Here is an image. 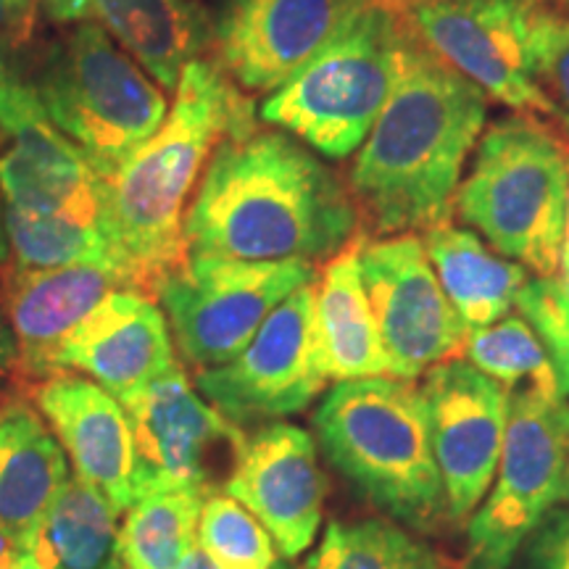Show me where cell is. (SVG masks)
I'll use <instances>...</instances> for the list:
<instances>
[{"mask_svg": "<svg viewBox=\"0 0 569 569\" xmlns=\"http://www.w3.org/2000/svg\"><path fill=\"white\" fill-rule=\"evenodd\" d=\"M359 211L330 167L293 134L248 130L219 142L184 213L190 253L243 261L332 259Z\"/></svg>", "mask_w": 569, "mask_h": 569, "instance_id": "cell-1", "label": "cell"}, {"mask_svg": "<svg viewBox=\"0 0 569 569\" xmlns=\"http://www.w3.org/2000/svg\"><path fill=\"white\" fill-rule=\"evenodd\" d=\"M253 130L251 96L213 61L182 69L167 119L101 180V232L127 288L156 296L188 261L184 213L219 142Z\"/></svg>", "mask_w": 569, "mask_h": 569, "instance_id": "cell-2", "label": "cell"}, {"mask_svg": "<svg viewBox=\"0 0 569 569\" xmlns=\"http://www.w3.org/2000/svg\"><path fill=\"white\" fill-rule=\"evenodd\" d=\"M486 117V92L409 32L393 92L348 177L356 211L380 234H415L451 222Z\"/></svg>", "mask_w": 569, "mask_h": 569, "instance_id": "cell-3", "label": "cell"}, {"mask_svg": "<svg viewBox=\"0 0 569 569\" xmlns=\"http://www.w3.org/2000/svg\"><path fill=\"white\" fill-rule=\"evenodd\" d=\"M315 430L330 465L390 519L415 530L451 519L415 380L336 382L315 411Z\"/></svg>", "mask_w": 569, "mask_h": 569, "instance_id": "cell-4", "label": "cell"}, {"mask_svg": "<svg viewBox=\"0 0 569 569\" xmlns=\"http://www.w3.org/2000/svg\"><path fill=\"white\" fill-rule=\"evenodd\" d=\"M567 198V148L543 124L519 113L480 134L453 213L503 259L549 280L559 269Z\"/></svg>", "mask_w": 569, "mask_h": 569, "instance_id": "cell-5", "label": "cell"}, {"mask_svg": "<svg viewBox=\"0 0 569 569\" xmlns=\"http://www.w3.org/2000/svg\"><path fill=\"white\" fill-rule=\"evenodd\" d=\"M407 34V24L372 0L293 80L269 92L259 106L261 122L280 127L325 159H348L386 109Z\"/></svg>", "mask_w": 569, "mask_h": 569, "instance_id": "cell-6", "label": "cell"}, {"mask_svg": "<svg viewBox=\"0 0 569 569\" xmlns=\"http://www.w3.org/2000/svg\"><path fill=\"white\" fill-rule=\"evenodd\" d=\"M42 111L106 180L169 113L167 92L101 27L77 24L32 82Z\"/></svg>", "mask_w": 569, "mask_h": 569, "instance_id": "cell-7", "label": "cell"}, {"mask_svg": "<svg viewBox=\"0 0 569 569\" xmlns=\"http://www.w3.org/2000/svg\"><path fill=\"white\" fill-rule=\"evenodd\" d=\"M507 436L486 503L469 519V569H509L569 480V403L561 390H511Z\"/></svg>", "mask_w": 569, "mask_h": 569, "instance_id": "cell-8", "label": "cell"}, {"mask_svg": "<svg viewBox=\"0 0 569 569\" xmlns=\"http://www.w3.org/2000/svg\"><path fill=\"white\" fill-rule=\"evenodd\" d=\"M315 261H243L190 253L156 290L177 351L190 367L213 369L251 343L290 293L315 282Z\"/></svg>", "mask_w": 569, "mask_h": 569, "instance_id": "cell-9", "label": "cell"}, {"mask_svg": "<svg viewBox=\"0 0 569 569\" xmlns=\"http://www.w3.org/2000/svg\"><path fill=\"white\" fill-rule=\"evenodd\" d=\"M440 61L525 117L557 119L530 63L532 0H380Z\"/></svg>", "mask_w": 569, "mask_h": 569, "instance_id": "cell-10", "label": "cell"}, {"mask_svg": "<svg viewBox=\"0 0 569 569\" xmlns=\"http://www.w3.org/2000/svg\"><path fill=\"white\" fill-rule=\"evenodd\" d=\"M122 407L132 430L134 501L161 490H224L246 432L196 393L180 365Z\"/></svg>", "mask_w": 569, "mask_h": 569, "instance_id": "cell-11", "label": "cell"}, {"mask_svg": "<svg viewBox=\"0 0 569 569\" xmlns=\"http://www.w3.org/2000/svg\"><path fill=\"white\" fill-rule=\"evenodd\" d=\"M359 259L390 377L417 380L465 353L469 330L440 288L422 238L388 234L361 243Z\"/></svg>", "mask_w": 569, "mask_h": 569, "instance_id": "cell-12", "label": "cell"}, {"mask_svg": "<svg viewBox=\"0 0 569 569\" xmlns=\"http://www.w3.org/2000/svg\"><path fill=\"white\" fill-rule=\"evenodd\" d=\"M315 282L277 306L251 343L222 367L201 369L196 386L232 425L293 417L322 393L327 377L315 353Z\"/></svg>", "mask_w": 569, "mask_h": 569, "instance_id": "cell-13", "label": "cell"}, {"mask_svg": "<svg viewBox=\"0 0 569 569\" xmlns=\"http://www.w3.org/2000/svg\"><path fill=\"white\" fill-rule=\"evenodd\" d=\"M372 0H224L213 19V63L246 96L293 80Z\"/></svg>", "mask_w": 569, "mask_h": 569, "instance_id": "cell-14", "label": "cell"}, {"mask_svg": "<svg viewBox=\"0 0 569 569\" xmlns=\"http://www.w3.org/2000/svg\"><path fill=\"white\" fill-rule=\"evenodd\" d=\"M0 193L6 211L101 227V177L21 77L0 101Z\"/></svg>", "mask_w": 569, "mask_h": 569, "instance_id": "cell-15", "label": "cell"}, {"mask_svg": "<svg viewBox=\"0 0 569 569\" xmlns=\"http://www.w3.org/2000/svg\"><path fill=\"white\" fill-rule=\"evenodd\" d=\"M432 457L451 519L472 517L496 480L507 436V390L465 359L427 369L419 386Z\"/></svg>", "mask_w": 569, "mask_h": 569, "instance_id": "cell-16", "label": "cell"}, {"mask_svg": "<svg viewBox=\"0 0 569 569\" xmlns=\"http://www.w3.org/2000/svg\"><path fill=\"white\" fill-rule=\"evenodd\" d=\"M224 493L264 525L284 559L301 557L315 543L327 498L311 432L288 422L261 425L246 436Z\"/></svg>", "mask_w": 569, "mask_h": 569, "instance_id": "cell-17", "label": "cell"}, {"mask_svg": "<svg viewBox=\"0 0 569 569\" xmlns=\"http://www.w3.org/2000/svg\"><path fill=\"white\" fill-rule=\"evenodd\" d=\"M177 365L167 315L151 296L130 288L106 296L59 353V372L88 375L119 403Z\"/></svg>", "mask_w": 569, "mask_h": 569, "instance_id": "cell-18", "label": "cell"}, {"mask_svg": "<svg viewBox=\"0 0 569 569\" xmlns=\"http://www.w3.org/2000/svg\"><path fill=\"white\" fill-rule=\"evenodd\" d=\"M122 288L127 282L111 267H6L0 306L17 338L19 367L34 377L59 375L61 346L74 327Z\"/></svg>", "mask_w": 569, "mask_h": 569, "instance_id": "cell-19", "label": "cell"}, {"mask_svg": "<svg viewBox=\"0 0 569 569\" xmlns=\"http://www.w3.org/2000/svg\"><path fill=\"white\" fill-rule=\"evenodd\" d=\"M34 401L67 448L77 478L101 490L124 515L134 503V448L122 403L98 382L69 372L46 377Z\"/></svg>", "mask_w": 569, "mask_h": 569, "instance_id": "cell-20", "label": "cell"}, {"mask_svg": "<svg viewBox=\"0 0 569 569\" xmlns=\"http://www.w3.org/2000/svg\"><path fill=\"white\" fill-rule=\"evenodd\" d=\"M59 24H96L124 48L163 90L211 48L213 21L198 0H42Z\"/></svg>", "mask_w": 569, "mask_h": 569, "instance_id": "cell-21", "label": "cell"}, {"mask_svg": "<svg viewBox=\"0 0 569 569\" xmlns=\"http://www.w3.org/2000/svg\"><path fill=\"white\" fill-rule=\"evenodd\" d=\"M71 478L69 459L24 398L0 407V532L30 553L48 509Z\"/></svg>", "mask_w": 569, "mask_h": 569, "instance_id": "cell-22", "label": "cell"}, {"mask_svg": "<svg viewBox=\"0 0 569 569\" xmlns=\"http://www.w3.org/2000/svg\"><path fill=\"white\" fill-rule=\"evenodd\" d=\"M361 243L353 238L315 277V353L322 375L336 382L390 377L361 274Z\"/></svg>", "mask_w": 569, "mask_h": 569, "instance_id": "cell-23", "label": "cell"}, {"mask_svg": "<svg viewBox=\"0 0 569 569\" xmlns=\"http://www.w3.org/2000/svg\"><path fill=\"white\" fill-rule=\"evenodd\" d=\"M422 243L440 288L469 332L511 315L528 284V269L503 259L472 230L451 222L427 230Z\"/></svg>", "mask_w": 569, "mask_h": 569, "instance_id": "cell-24", "label": "cell"}, {"mask_svg": "<svg viewBox=\"0 0 569 569\" xmlns=\"http://www.w3.org/2000/svg\"><path fill=\"white\" fill-rule=\"evenodd\" d=\"M30 553L42 569H122L119 511L101 490L71 475Z\"/></svg>", "mask_w": 569, "mask_h": 569, "instance_id": "cell-25", "label": "cell"}, {"mask_svg": "<svg viewBox=\"0 0 569 569\" xmlns=\"http://www.w3.org/2000/svg\"><path fill=\"white\" fill-rule=\"evenodd\" d=\"M201 490H161L127 509L122 528V569H180L198 543Z\"/></svg>", "mask_w": 569, "mask_h": 569, "instance_id": "cell-26", "label": "cell"}, {"mask_svg": "<svg viewBox=\"0 0 569 569\" xmlns=\"http://www.w3.org/2000/svg\"><path fill=\"white\" fill-rule=\"evenodd\" d=\"M306 569H465L388 519L327 525Z\"/></svg>", "mask_w": 569, "mask_h": 569, "instance_id": "cell-27", "label": "cell"}, {"mask_svg": "<svg viewBox=\"0 0 569 569\" xmlns=\"http://www.w3.org/2000/svg\"><path fill=\"white\" fill-rule=\"evenodd\" d=\"M465 353L469 365L496 380L507 393L525 388L561 390L543 340L522 315H509L469 332Z\"/></svg>", "mask_w": 569, "mask_h": 569, "instance_id": "cell-28", "label": "cell"}, {"mask_svg": "<svg viewBox=\"0 0 569 569\" xmlns=\"http://www.w3.org/2000/svg\"><path fill=\"white\" fill-rule=\"evenodd\" d=\"M6 234H9V248L17 267L56 269L98 264L113 269L101 227L6 211Z\"/></svg>", "mask_w": 569, "mask_h": 569, "instance_id": "cell-29", "label": "cell"}, {"mask_svg": "<svg viewBox=\"0 0 569 569\" xmlns=\"http://www.w3.org/2000/svg\"><path fill=\"white\" fill-rule=\"evenodd\" d=\"M198 546L217 569H277L280 565V551L264 525L224 490L203 501Z\"/></svg>", "mask_w": 569, "mask_h": 569, "instance_id": "cell-30", "label": "cell"}, {"mask_svg": "<svg viewBox=\"0 0 569 569\" xmlns=\"http://www.w3.org/2000/svg\"><path fill=\"white\" fill-rule=\"evenodd\" d=\"M530 63L540 90L557 109L559 124L569 130V11L549 0H532Z\"/></svg>", "mask_w": 569, "mask_h": 569, "instance_id": "cell-31", "label": "cell"}, {"mask_svg": "<svg viewBox=\"0 0 569 569\" xmlns=\"http://www.w3.org/2000/svg\"><path fill=\"white\" fill-rule=\"evenodd\" d=\"M517 309L543 340L561 393L569 398V293L557 277H536L519 293Z\"/></svg>", "mask_w": 569, "mask_h": 569, "instance_id": "cell-32", "label": "cell"}, {"mask_svg": "<svg viewBox=\"0 0 569 569\" xmlns=\"http://www.w3.org/2000/svg\"><path fill=\"white\" fill-rule=\"evenodd\" d=\"M530 569H569V511L551 509L530 536Z\"/></svg>", "mask_w": 569, "mask_h": 569, "instance_id": "cell-33", "label": "cell"}, {"mask_svg": "<svg viewBox=\"0 0 569 569\" xmlns=\"http://www.w3.org/2000/svg\"><path fill=\"white\" fill-rule=\"evenodd\" d=\"M42 0H0V42L21 46L34 34Z\"/></svg>", "mask_w": 569, "mask_h": 569, "instance_id": "cell-34", "label": "cell"}, {"mask_svg": "<svg viewBox=\"0 0 569 569\" xmlns=\"http://www.w3.org/2000/svg\"><path fill=\"white\" fill-rule=\"evenodd\" d=\"M13 367H19V346L9 319L3 315V306H0V382L13 372Z\"/></svg>", "mask_w": 569, "mask_h": 569, "instance_id": "cell-35", "label": "cell"}, {"mask_svg": "<svg viewBox=\"0 0 569 569\" xmlns=\"http://www.w3.org/2000/svg\"><path fill=\"white\" fill-rule=\"evenodd\" d=\"M557 282L569 293V198H567V217H565V232H561V246H559V269H557Z\"/></svg>", "mask_w": 569, "mask_h": 569, "instance_id": "cell-36", "label": "cell"}, {"mask_svg": "<svg viewBox=\"0 0 569 569\" xmlns=\"http://www.w3.org/2000/svg\"><path fill=\"white\" fill-rule=\"evenodd\" d=\"M17 80H19V71L13 69L9 56H6L3 42H0V101H3V96L11 90V84Z\"/></svg>", "mask_w": 569, "mask_h": 569, "instance_id": "cell-37", "label": "cell"}, {"mask_svg": "<svg viewBox=\"0 0 569 569\" xmlns=\"http://www.w3.org/2000/svg\"><path fill=\"white\" fill-rule=\"evenodd\" d=\"M180 569H217V567H213V561H211L209 557H206L201 546L196 543V546H193V551H190L188 557H184V561L180 565ZM277 569H290V567H288V565H282V561H280V565H277Z\"/></svg>", "mask_w": 569, "mask_h": 569, "instance_id": "cell-38", "label": "cell"}, {"mask_svg": "<svg viewBox=\"0 0 569 569\" xmlns=\"http://www.w3.org/2000/svg\"><path fill=\"white\" fill-rule=\"evenodd\" d=\"M9 234H6V203H3V193H0V267H6L9 261Z\"/></svg>", "mask_w": 569, "mask_h": 569, "instance_id": "cell-39", "label": "cell"}, {"mask_svg": "<svg viewBox=\"0 0 569 569\" xmlns=\"http://www.w3.org/2000/svg\"><path fill=\"white\" fill-rule=\"evenodd\" d=\"M17 557H19V553L11 549V543L3 538V532H0V569H11L13 559H17Z\"/></svg>", "mask_w": 569, "mask_h": 569, "instance_id": "cell-40", "label": "cell"}, {"mask_svg": "<svg viewBox=\"0 0 569 569\" xmlns=\"http://www.w3.org/2000/svg\"><path fill=\"white\" fill-rule=\"evenodd\" d=\"M11 569H42V567L38 565V559H34L32 553H19V557L13 559Z\"/></svg>", "mask_w": 569, "mask_h": 569, "instance_id": "cell-41", "label": "cell"}, {"mask_svg": "<svg viewBox=\"0 0 569 569\" xmlns=\"http://www.w3.org/2000/svg\"><path fill=\"white\" fill-rule=\"evenodd\" d=\"M567 493H569V480H567ZM567 493H565V498H567Z\"/></svg>", "mask_w": 569, "mask_h": 569, "instance_id": "cell-42", "label": "cell"}, {"mask_svg": "<svg viewBox=\"0 0 569 569\" xmlns=\"http://www.w3.org/2000/svg\"><path fill=\"white\" fill-rule=\"evenodd\" d=\"M565 501H569V493H567V498H565Z\"/></svg>", "mask_w": 569, "mask_h": 569, "instance_id": "cell-43", "label": "cell"}]
</instances>
